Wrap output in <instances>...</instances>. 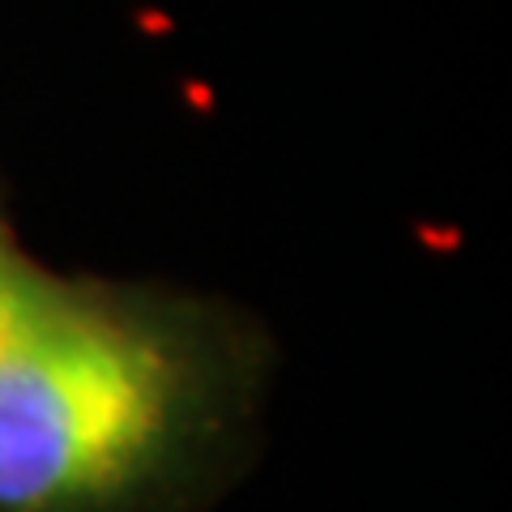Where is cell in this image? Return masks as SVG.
Returning <instances> with one entry per match:
<instances>
[{
    "mask_svg": "<svg viewBox=\"0 0 512 512\" xmlns=\"http://www.w3.org/2000/svg\"><path fill=\"white\" fill-rule=\"evenodd\" d=\"M175 367L150 333L30 291L0 346V508L128 483L167 436Z\"/></svg>",
    "mask_w": 512,
    "mask_h": 512,
    "instance_id": "cell-1",
    "label": "cell"
},
{
    "mask_svg": "<svg viewBox=\"0 0 512 512\" xmlns=\"http://www.w3.org/2000/svg\"><path fill=\"white\" fill-rule=\"evenodd\" d=\"M30 291H35V286H26L5 261H0V346H5L9 329L18 325V316H22V308H26Z\"/></svg>",
    "mask_w": 512,
    "mask_h": 512,
    "instance_id": "cell-2",
    "label": "cell"
}]
</instances>
